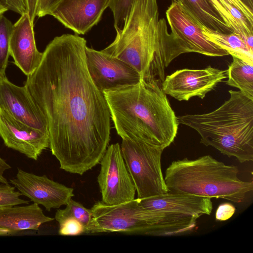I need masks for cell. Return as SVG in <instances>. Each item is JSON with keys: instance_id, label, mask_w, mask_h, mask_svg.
Masks as SVG:
<instances>
[{"instance_id": "52a82bcc", "label": "cell", "mask_w": 253, "mask_h": 253, "mask_svg": "<svg viewBox=\"0 0 253 253\" xmlns=\"http://www.w3.org/2000/svg\"><path fill=\"white\" fill-rule=\"evenodd\" d=\"M90 210L92 220L88 233L126 232L156 235L159 223L157 212L141 207L137 198L114 205L97 201Z\"/></svg>"}, {"instance_id": "603a6c76", "label": "cell", "mask_w": 253, "mask_h": 253, "mask_svg": "<svg viewBox=\"0 0 253 253\" xmlns=\"http://www.w3.org/2000/svg\"><path fill=\"white\" fill-rule=\"evenodd\" d=\"M13 24L3 14H0V79L5 77L9 53V40Z\"/></svg>"}, {"instance_id": "d590c367", "label": "cell", "mask_w": 253, "mask_h": 253, "mask_svg": "<svg viewBox=\"0 0 253 253\" xmlns=\"http://www.w3.org/2000/svg\"><path fill=\"white\" fill-rule=\"evenodd\" d=\"M10 234L8 230L0 228V236H7Z\"/></svg>"}, {"instance_id": "4fadbf2b", "label": "cell", "mask_w": 253, "mask_h": 253, "mask_svg": "<svg viewBox=\"0 0 253 253\" xmlns=\"http://www.w3.org/2000/svg\"><path fill=\"white\" fill-rule=\"evenodd\" d=\"M9 181L22 195L43 206L47 211L66 205L74 196L73 188L55 182L45 175H37L19 168L15 177Z\"/></svg>"}, {"instance_id": "f546056e", "label": "cell", "mask_w": 253, "mask_h": 253, "mask_svg": "<svg viewBox=\"0 0 253 253\" xmlns=\"http://www.w3.org/2000/svg\"><path fill=\"white\" fill-rule=\"evenodd\" d=\"M235 207L230 203H224L219 205L216 212L215 219L219 221H225L230 218L234 214Z\"/></svg>"}, {"instance_id": "ffe728a7", "label": "cell", "mask_w": 253, "mask_h": 253, "mask_svg": "<svg viewBox=\"0 0 253 253\" xmlns=\"http://www.w3.org/2000/svg\"><path fill=\"white\" fill-rule=\"evenodd\" d=\"M204 35L211 42L225 50L228 54L253 64V50L248 46L239 34H224L202 26Z\"/></svg>"}, {"instance_id": "4316f807", "label": "cell", "mask_w": 253, "mask_h": 253, "mask_svg": "<svg viewBox=\"0 0 253 253\" xmlns=\"http://www.w3.org/2000/svg\"><path fill=\"white\" fill-rule=\"evenodd\" d=\"M59 234L61 235H79L85 233L82 224L74 218H67L59 223Z\"/></svg>"}, {"instance_id": "8d00e7d4", "label": "cell", "mask_w": 253, "mask_h": 253, "mask_svg": "<svg viewBox=\"0 0 253 253\" xmlns=\"http://www.w3.org/2000/svg\"><path fill=\"white\" fill-rule=\"evenodd\" d=\"M244 2V0H242ZM245 0V4L248 5L249 4V7L253 10V0Z\"/></svg>"}, {"instance_id": "7c38bea8", "label": "cell", "mask_w": 253, "mask_h": 253, "mask_svg": "<svg viewBox=\"0 0 253 253\" xmlns=\"http://www.w3.org/2000/svg\"><path fill=\"white\" fill-rule=\"evenodd\" d=\"M143 208L163 212L174 219L196 223L203 215H210L212 210L211 199L183 194L168 192L139 199Z\"/></svg>"}, {"instance_id": "3957f363", "label": "cell", "mask_w": 253, "mask_h": 253, "mask_svg": "<svg viewBox=\"0 0 253 253\" xmlns=\"http://www.w3.org/2000/svg\"><path fill=\"white\" fill-rule=\"evenodd\" d=\"M116 31L102 50L130 65L141 79L162 83L175 44L166 20L159 17L157 0H133L123 28Z\"/></svg>"}, {"instance_id": "8fae6325", "label": "cell", "mask_w": 253, "mask_h": 253, "mask_svg": "<svg viewBox=\"0 0 253 253\" xmlns=\"http://www.w3.org/2000/svg\"><path fill=\"white\" fill-rule=\"evenodd\" d=\"M85 55L90 76L102 92L132 85L141 80L138 73L130 65L102 50L86 46Z\"/></svg>"}, {"instance_id": "277c9868", "label": "cell", "mask_w": 253, "mask_h": 253, "mask_svg": "<svg viewBox=\"0 0 253 253\" xmlns=\"http://www.w3.org/2000/svg\"><path fill=\"white\" fill-rule=\"evenodd\" d=\"M230 97L207 113L187 114L178 122L195 130L200 142L211 146L240 163L253 160V100L240 90H229Z\"/></svg>"}, {"instance_id": "5bb4252c", "label": "cell", "mask_w": 253, "mask_h": 253, "mask_svg": "<svg viewBox=\"0 0 253 253\" xmlns=\"http://www.w3.org/2000/svg\"><path fill=\"white\" fill-rule=\"evenodd\" d=\"M0 108L15 120L48 133L46 118L28 88L13 84L6 77L0 79Z\"/></svg>"}, {"instance_id": "8992f818", "label": "cell", "mask_w": 253, "mask_h": 253, "mask_svg": "<svg viewBox=\"0 0 253 253\" xmlns=\"http://www.w3.org/2000/svg\"><path fill=\"white\" fill-rule=\"evenodd\" d=\"M121 149L136 188L137 199L168 192L161 168L163 149L142 140L122 139Z\"/></svg>"}, {"instance_id": "6da1fadb", "label": "cell", "mask_w": 253, "mask_h": 253, "mask_svg": "<svg viewBox=\"0 0 253 253\" xmlns=\"http://www.w3.org/2000/svg\"><path fill=\"white\" fill-rule=\"evenodd\" d=\"M86 46L77 35L55 37L24 83L46 118L60 168L80 175L100 163L110 140L109 107L88 71Z\"/></svg>"}, {"instance_id": "7a4b0ae2", "label": "cell", "mask_w": 253, "mask_h": 253, "mask_svg": "<svg viewBox=\"0 0 253 253\" xmlns=\"http://www.w3.org/2000/svg\"><path fill=\"white\" fill-rule=\"evenodd\" d=\"M118 134L164 150L174 141L179 122L158 81L103 92Z\"/></svg>"}, {"instance_id": "e575fe53", "label": "cell", "mask_w": 253, "mask_h": 253, "mask_svg": "<svg viewBox=\"0 0 253 253\" xmlns=\"http://www.w3.org/2000/svg\"><path fill=\"white\" fill-rule=\"evenodd\" d=\"M8 9L6 6L3 3L2 1L0 0V14H3Z\"/></svg>"}, {"instance_id": "e0dca14e", "label": "cell", "mask_w": 253, "mask_h": 253, "mask_svg": "<svg viewBox=\"0 0 253 253\" xmlns=\"http://www.w3.org/2000/svg\"><path fill=\"white\" fill-rule=\"evenodd\" d=\"M33 23L27 12L21 15L13 25L9 40V53L13 63L27 76L37 68L42 56L37 47Z\"/></svg>"}, {"instance_id": "1f68e13d", "label": "cell", "mask_w": 253, "mask_h": 253, "mask_svg": "<svg viewBox=\"0 0 253 253\" xmlns=\"http://www.w3.org/2000/svg\"><path fill=\"white\" fill-rule=\"evenodd\" d=\"M8 9L13 11L20 15L27 12L25 0H1Z\"/></svg>"}, {"instance_id": "9a60e30c", "label": "cell", "mask_w": 253, "mask_h": 253, "mask_svg": "<svg viewBox=\"0 0 253 253\" xmlns=\"http://www.w3.org/2000/svg\"><path fill=\"white\" fill-rule=\"evenodd\" d=\"M0 137L7 147L35 161L44 150L49 147L48 132L15 120L1 108Z\"/></svg>"}, {"instance_id": "7402d4cb", "label": "cell", "mask_w": 253, "mask_h": 253, "mask_svg": "<svg viewBox=\"0 0 253 253\" xmlns=\"http://www.w3.org/2000/svg\"><path fill=\"white\" fill-rule=\"evenodd\" d=\"M64 209L57 210L55 219L59 223L67 218H74L80 222L85 228V233H88L91 227L92 215L90 209L71 199Z\"/></svg>"}, {"instance_id": "83f0119b", "label": "cell", "mask_w": 253, "mask_h": 253, "mask_svg": "<svg viewBox=\"0 0 253 253\" xmlns=\"http://www.w3.org/2000/svg\"><path fill=\"white\" fill-rule=\"evenodd\" d=\"M216 10L223 21L234 31L235 33L239 34L235 21L227 9L218 0H208Z\"/></svg>"}, {"instance_id": "2e32d148", "label": "cell", "mask_w": 253, "mask_h": 253, "mask_svg": "<svg viewBox=\"0 0 253 253\" xmlns=\"http://www.w3.org/2000/svg\"><path fill=\"white\" fill-rule=\"evenodd\" d=\"M110 1L62 0L50 15L77 35H84L100 21Z\"/></svg>"}, {"instance_id": "f1b7e54d", "label": "cell", "mask_w": 253, "mask_h": 253, "mask_svg": "<svg viewBox=\"0 0 253 253\" xmlns=\"http://www.w3.org/2000/svg\"><path fill=\"white\" fill-rule=\"evenodd\" d=\"M62 0H38L36 17H42L50 15L55 6Z\"/></svg>"}, {"instance_id": "30bf717a", "label": "cell", "mask_w": 253, "mask_h": 253, "mask_svg": "<svg viewBox=\"0 0 253 253\" xmlns=\"http://www.w3.org/2000/svg\"><path fill=\"white\" fill-rule=\"evenodd\" d=\"M227 78V70L209 66L201 69H182L165 77L162 88L178 101L193 97L203 99L218 84Z\"/></svg>"}, {"instance_id": "5b68a950", "label": "cell", "mask_w": 253, "mask_h": 253, "mask_svg": "<svg viewBox=\"0 0 253 253\" xmlns=\"http://www.w3.org/2000/svg\"><path fill=\"white\" fill-rule=\"evenodd\" d=\"M238 173L236 166L205 155L172 162L166 170L164 180L171 193L240 203L253 190V183L241 180Z\"/></svg>"}, {"instance_id": "74e56055", "label": "cell", "mask_w": 253, "mask_h": 253, "mask_svg": "<svg viewBox=\"0 0 253 253\" xmlns=\"http://www.w3.org/2000/svg\"><path fill=\"white\" fill-rule=\"evenodd\" d=\"M171 0V2H177V3H179L180 4L181 3L182 0Z\"/></svg>"}, {"instance_id": "ba28073f", "label": "cell", "mask_w": 253, "mask_h": 253, "mask_svg": "<svg viewBox=\"0 0 253 253\" xmlns=\"http://www.w3.org/2000/svg\"><path fill=\"white\" fill-rule=\"evenodd\" d=\"M166 15L175 43V58L189 52L211 57L229 55L204 35L201 26L180 3L172 2Z\"/></svg>"}, {"instance_id": "d4e9b609", "label": "cell", "mask_w": 253, "mask_h": 253, "mask_svg": "<svg viewBox=\"0 0 253 253\" xmlns=\"http://www.w3.org/2000/svg\"><path fill=\"white\" fill-rule=\"evenodd\" d=\"M133 0H111L109 7L113 12L116 30L123 28Z\"/></svg>"}, {"instance_id": "836d02e7", "label": "cell", "mask_w": 253, "mask_h": 253, "mask_svg": "<svg viewBox=\"0 0 253 253\" xmlns=\"http://www.w3.org/2000/svg\"><path fill=\"white\" fill-rule=\"evenodd\" d=\"M11 168V166L0 157V183H8L3 174L6 170L9 169Z\"/></svg>"}, {"instance_id": "d6986e66", "label": "cell", "mask_w": 253, "mask_h": 253, "mask_svg": "<svg viewBox=\"0 0 253 253\" xmlns=\"http://www.w3.org/2000/svg\"><path fill=\"white\" fill-rule=\"evenodd\" d=\"M180 4L201 27L224 34L234 33L208 0H182Z\"/></svg>"}, {"instance_id": "9c48e42d", "label": "cell", "mask_w": 253, "mask_h": 253, "mask_svg": "<svg viewBox=\"0 0 253 253\" xmlns=\"http://www.w3.org/2000/svg\"><path fill=\"white\" fill-rule=\"evenodd\" d=\"M97 182L102 201L114 205L134 199L136 188L123 158L119 143L109 145L102 158Z\"/></svg>"}, {"instance_id": "cb8c5ba5", "label": "cell", "mask_w": 253, "mask_h": 253, "mask_svg": "<svg viewBox=\"0 0 253 253\" xmlns=\"http://www.w3.org/2000/svg\"><path fill=\"white\" fill-rule=\"evenodd\" d=\"M227 9L235 22L239 34L247 42L248 39L253 36V28L243 14L225 0H218Z\"/></svg>"}, {"instance_id": "4dcf8cb0", "label": "cell", "mask_w": 253, "mask_h": 253, "mask_svg": "<svg viewBox=\"0 0 253 253\" xmlns=\"http://www.w3.org/2000/svg\"><path fill=\"white\" fill-rule=\"evenodd\" d=\"M240 10L245 16L250 25L253 27V13L252 10L242 0H225Z\"/></svg>"}, {"instance_id": "44dd1931", "label": "cell", "mask_w": 253, "mask_h": 253, "mask_svg": "<svg viewBox=\"0 0 253 253\" xmlns=\"http://www.w3.org/2000/svg\"><path fill=\"white\" fill-rule=\"evenodd\" d=\"M232 58L226 70V84L239 89L253 100V64L235 56Z\"/></svg>"}, {"instance_id": "d6a6232c", "label": "cell", "mask_w": 253, "mask_h": 253, "mask_svg": "<svg viewBox=\"0 0 253 253\" xmlns=\"http://www.w3.org/2000/svg\"><path fill=\"white\" fill-rule=\"evenodd\" d=\"M25 1L27 8V12L31 20L34 22L36 17L38 0H25Z\"/></svg>"}, {"instance_id": "484cf974", "label": "cell", "mask_w": 253, "mask_h": 253, "mask_svg": "<svg viewBox=\"0 0 253 253\" xmlns=\"http://www.w3.org/2000/svg\"><path fill=\"white\" fill-rule=\"evenodd\" d=\"M15 188L8 183L0 184V208L29 204V201L20 198L22 194Z\"/></svg>"}, {"instance_id": "ac0fdd59", "label": "cell", "mask_w": 253, "mask_h": 253, "mask_svg": "<svg viewBox=\"0 0 253 253\" xmlns=\"http://www.w3.org/2000/svg\"><path fill=\"white\" fill-rule=\"evenodd\" d=\"M54 219L46 216L39 205L34 203L0 208V228L8 230L10 234L22 230H37L42 224Z\"/></svg>"}]
</instances>
